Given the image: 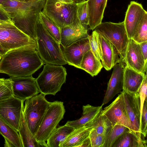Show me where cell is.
<instances>
[{"label":"cell","instance_id":"34","mask_svg":"<svg viewBox=\"0 0 147 147\" xmlns=\"http://www.w3.org/2000/svg\"><path fill=\"white\" fill-rule=\"evenodd\" d=\"M13 96L12 81L10 78H4L0 83V102Z\"/></svg>","mask_w":147,"mask_h":147},{"label":"cell","instance_id":"37","mask_svg":"<svg viewBox=\"0 0 147 147\" xmlns=\"http://www.w3.org/2000/svg\"><path fill=\"white\" fill-rule=\"evenodd\" d=\"M140 97L141 103V115L144 103L147 100V74L146 72L144 78L138 91Z\"/></svg>","mask_w":147,"mask_h":147},{"label":"cell","instance_id":"24","mask_svg":"<svg viewBox=\"0 0 147 147\" xmlns=\"http://www.w3.org/2000/svg\"><path fill=\"white\" fill-rule=\"evenodd\" d=\"M102 67L100 61L96 57L90 49L84 55L79 69L84 70L93 77L97 75Z\"/></svg>","mask_w":147,"mask_h":147},{"label":"cell","instance_id":"17","mask_svg":"<svg viewBox=\"0 0 147 147\" xmlns=\"http://www.w3.org/2000/svg\"><path fill=\"white\" fill-rule=\"evenodd\" d=\"M102 105L94 106L87 104L82 106V115L76 120L68 121L65 124L73 127L74 129L85 127L92 128L97 121L102 110Z\"/></svg>","mask_w":147,"mask_h":147},{"label":"cell","instance_id":"48","mask_svg":"<svg viewBox=\"0 0 147 147\" xmlns=\"http://www.w3.org/2000/svg\"><path fill=\"white\" fill-rule=\"evenodd\" d=\"M1 57H2V56L1 55V54L0 53V60L1 59Z\"/></svg>","mask_w":147,"mask_h":147},{"label":"cell","instance_id":"15","mask_svg":"<svg viewBox=\"0 0 147 147\" xmlns=\"http://www.w3.org/2000/svg\"><path fill=\"white\" fill-rule=\"evenodd\" d=\"M146 14L141 4L134 1L130 2L123 21L129 39L132 38L136 29Z\"/></svg>","mask_w":147,"mask_h":147},{"label":"cell","instance_id":"28","mask_svg":"<svg viewBox=\"0 0 147 147\" xmlns=\"http://www.w3.org/2000/svg\"><path fill=\"white\" fill-rule=\"evenodd\" d=\"M39 20L49 34L60 44L61 30L58 26L42 11L39 14Z\"/></svg>","mask_w":147,"mask_h":147},{"label":"cell","instance_id":"45","mask_svg":"<svg viewBox=\"0 0 147 147\" xmlns=\"http://www.w3.org/2000/svg\"><path fill=\"white\" fill-rule=\"evenodd\" d=\"M22 2H28L36 0H13Z\"/></svg>","mask_w":147,"mask_h":147},{"label":"cell","instance_id":"29","mask_svg":"<svg viewBox=\"0 0 147 147\" xmlns=\"http://www.w3.org/2000/svg\"><path fill=\"white\" fill-rule=\"evenodd\" d=\"M128 128L121 125H116L113 126L105 137L102 147H112L116 140Z\"/></svg>","mask_w":147,"mask_h":147},{"label":"cell","instance_id":"43","mask_svg":"<svg viewBox=\"0 0 147 147\" xmlns=\"http://www.w3.org/2000/svg\"><path fill=\"white\" fill-rule=\"evenodd\" d=\"M6 53L0 44V53L2 56Z\"/></svg>","mask_w":147,"mask_h":147},{"label":"cell","instance_id":"9","mask_svg":"<svg viewBox=\"0 0 147 147\" xmlns=\"http://www.w3.org/2000/svg\"><path fill=\"white\" fill-rule=\"evenodd\" d=\"M24 101L13 96L0 102V117L18 132Z\"/></svg>","mask_w":147,"mask_h":147},{"label":"cell","instance_id":"16","mask_svg":"<svg viewBox=\"0 0 147 147\" xmlns=\"http://www.w3.org/2000/svg\"><path fill=\"white\" fill-rule=\"evenodd\" d=\"M124 61H121L114 66L108 83L107 88L102 103L103 105L109 102L117 94L121 92L123 87Z\"/></svg>","mask_w":147,"mask_h":147},{"label":"cell","instance_id":"32","mask_svg":"<svg viewBox=\"0 0 147 147\" xmlns=\"http://www.w3.org/2000/svg\"><path fill=\"white\" fill-rule=\"evenodd\" d=\"M90 50L96 57L100 60L102 59V52L98 33L93 31L88 36Z\"/></svg>","mask_w":147,"mask_h":147},{"label":"cell","instance_id":"30","mask_svg":"<svg viewBox=\"0 0 147 147\" xmlns=\"http://www.w3.org/2000/svg\"><path fill=\"white\" fill-rule=\"evenodd\" d=\"M113 126L107 117L101 114L92 128L94 129L98 133L103 135L106 137Z\"/></svg>","mask_w":147,"mask_h":147},{"label":"cell","instance_id":"4","mask_svg":"<svg viewBox=\"0 0 147 147\" xmlns=\"http://www.w3.org/2000/svg\"><path fill=\"white\" fill-rule=\"evenodd\" d=\"M42 13L53 22L60 30L78 19L77 4L66 3L59 0H46Z\"/></svg>","mask_w":147,"mask_h":147},{"label":"cell","instance_id":"1","mask_svg":"<svg viewBox=\"0 0 147 147\" xmlns=\"http://www.w3.org/2000/svg\"><path fill=\"white\" fill-rule=\"evenodd\" d=\"M37 49V45H31L7 51L0 60V73L10 77L32 75L44 64Z\"/></svg>","mask_w":147,"mask_h":147},{"label":"cell","instance_id":"22","mask_svg":"<svg viewBox=\"0 0 147 147\" xmlns=\"http://www.w3.org/2000/svg\"><path fill=\"white\" fill-rule=\"evenodd\" d=\"M141 133L129 128L115 142L112 147H147L146 141Z\"/></svg>","mask_w":147,"mask_h":147},{"label":"cell","instance_id":"41","mask_svg":"<svg viewBox=\"0 0 147 147\" xmlns=\"http://www.w3.org/2000/svg\"><path fill=\"white\" fill-rule=\"evenodd\" d=\"M6 1V0H0V11L4 13L5 14H6L8 16H9L6 13V12L2 8V5Z\"/></svg>","mask_w":147,"mask_h":147},{"label":"cell","instance_id":"2","mask_svg":"<svg viewBox=\"0 0 147 147\" xmlns=\"http://www.w3.org/2000/svg\"><path fill=\"white\" fill-rule=\"evenodd\" d=\"M36 32L37 51L44 64L62 65L67 64L60 44L49 34L39 19Z\"/></svg>","mask_w":147,"mask_h":147},{"label":"cell","instance_id":"11","mask_svg":"<svg viewBox=\"0 0 147 147\" xmlns=\"http://www.w3.org/2000/svg\"><path fill=\"white\" fill-rule=\"evenodd\" d=\"M12 81V88L14 96L25 100L40 93L36 79L32 76L10 77Z\"/></svg>","mask_w":147,"mask_h":147},{"label":"cell","instance_id":"8","mask_svg":"<svg viewBox=\"0 0 147 147\" xmlns=\"http://www.w3.org/2000/svg\"><path fill=\"white\" fill-rule=\"evenodd\" d=\"M0 44L6 53L19 47L37 45L36 40L22 32L12 22L0 24Z\"/></svg>","mask_w":147,"mask_h":147},{"label":"cell","instance_id":"10","mask_svg":"<svg viewBox=\"0 0 147 147\" xmlns=\"http://www.w3.org/2000/svg\"><path fill=\"white\" fill-rule=\"evenodd\" d=\"M101 114L107 117L113 126L122 125L132 130L122 92L110 105L102 110Z\"/></svg>","mask_w":147,"mask_h":147},{"label":"cell","instance_id":"40","mask_svg":"<svg viewBox=\"0 0 147 147\" xmlns=\"http://www.w3.org/2000/svg\"><path fill=\"white\" fill-rule=\"evenodd\" d=\"M0 20L9 22H12L9 16L1 11H0Z\"/></svg>","mask_w":147,"mask_h":147},{"label":"cell","instance_id":"13","mask_svg":"<svg viewBox=\"0 0 147 147\" xmlns=\"http://www.w3.org/2000/svg\"><path fill=\"white\" fill-rule=\"evenodd\" d=\"M126 111L132 130L140 133L141 103L138 92L130 93L122 91Z\"/></svg>","mask_w":147,"mask_h":147},{"label":"cell","instance_id":"36","mask_svg":"<svg viewBox=\"0 0 147 147\" xmlns=\"http://www.w3.org/2000/svg\"><path fill=\"white\" fill-rule=\"evenodd\" d=\"M147 100H145L143 105L140 119V132L144 137L147 132Z\"/></svg>","mask_w":147,"mask_h":147},{"label":"cell","instance_id":"18","mask_svg":"<svg viewBox=\"0 0 147 147\" xmlns=\"http://www.w3.org/2000/svg\"><path fill=\"white\" fill-rule=\"evenodd\" d=\"M88 29L84 27L78 19L61 30L60 44L67 46L81 39L87 38Z\"/></svg>","mask_w":147,"mask_h":147},{"label":"cell","instance_id":"27","mask_svg":"<svg viewBox=\"0 0 147 147\" xmlns=\"http://www.w3.org/2000/svg\"><path fill=\"white\" fill-rule=\"evenodd\" d=\"M74 129L73 127L65 124L56 128L46 141L47 147H59L60 144Z\"/></svg>","mask_w":147,"mask_h":147},{"label":"cell","instance_id":"47","mask_svg":"<svg viewBox=\"0 0 147 147\" xmlns=\"http://www.w3.org/2000/svg\"><path fill=\"white\" fill-rule=\"evenodd\" d=\"M4 79V78H0V83L3 81Z\"/></svg>","mask_w":147,"mask_h":147},{"label":"cell","instance_id":"25","mask_svg":"<svg viewBox=\"0 0 147 147\" xmlns=\"http://www.w3.org/2000/svg\"><path fill=\"white\" fill-rule=\"evenodd\" d=\"M92 128L83 127L75 129L60 144L59 147H77L89 137Z\"/></svg>","mask_w":147,"mask_h":147},{"label":"cell","instance_id":"5","mask_svg":"<svg viewBox=\"0 0 147 147\" xmlns=\"http://www.w3.org/2000/svg\"><path fill=\"white\" fill-rule=\"evenodd\" d=\"M63 103L61 101L50 102L35 137L42 147H47L49 137L63 118L65 113Z\"/></svg>","mask_w":147,"mask_h":147},{"label":"cell","instance_id":"23","mask_svg":"<svg viewBox=\"0 0 147 147\" xmlns=\"http://www.w3.org/2000/svg\"><path fill=\"white\" fill-rule=\"evenodd\" d=\"M0 134L5 139L4 146L23 147L18 132L0 117Z\"/></svg>","mask_w":147,"mask_h":147},{"label":"cell","instance_id":"31","mask_svg":"<svg viewBox=\"0 0 147 147\" xmlns=\"http://www.w3.org/2000/svg\"><path fill=\"white\" fill-rule=\"evenodd\" d=\"M131 39L139 44L147 41V14L136 29Z\"/></svg>","mask_w":147,"mask_h":147},{"label":"cell","instance_id":"33","mask_svg":"<svg viewBox=\"0 0 147 147\" xmlns=\"http://www.w3.org/2000/svg\"><path fill=\"white\" fill-rule=\"evenodd\" d=\"M77 16L81 24L87 28L89 18L86 1L77 4Z\"/></svg>","mask_w":147,"mask_h":147},{"label":"cell","instance_id":"42","mask_svg":"<svg viewBox=\"0 0 147 147\" xmlns=\"http://www.w3.org/2000/svg\"><path fill=\"white\" fill-rule=\"evenodd\" d=\"M60 1L66 3H71L74 2L73 0H59Z\"/></svg>","mask_w":147,"mask_h":147},{"label":"cell","instance_id":"19","mask_svg":"<svg viewBox=\"0 0 147 147\" xmlns=\"http://www.w3.org/2000/svg\"><path fill=\"white\" fill-rule=\"evenodd\" d=\"M98 33L101 50V63L103 67L109 71L116 64L123 61L113 44L106 38Z\"/></svg>","mask_w":147,"mask_h":147},{"label":"cell","instance_id":"21","mask_svg":"<svg viewBox=\"0 0 147 147\" xmlns=\"http://www.w3.org/2000/svg\"><path fill=\"white\" fill-rule=\"evenodd\" d=\"M145 74L138 72L124 66L123 91L130 93L138 92L145 77Z\"/></svg>","mask_w":147,"mask_h":147},{"label":"cell","instance_id":"26","mask_svg":"<svg viewBox=\"0 0 147 147\" xmlns=\"http://www.w3.org/2000/svg\"><path fill=\"white\" fill-rule=\"evenodd\" d=\"M23 147H42L30 131L22 111L18 131Z\"/></svg>","mask_w":147,"mask_h":147},{"label":"cell","instance_id":"39","mask_svg":"<svg viewBox=\"0 0 147 147\" xmlns=\"http://www.w3.org/2000/svg\"><path fill=\"white\" fill-rule=\"evenodd\" d=\"M91 147V142L88 137L82 142L77 147Z\"/></svg>","mask_w":147,"mask_h":147},{"label":"cell","instance_id":"20","mask_svg":"<svg viewBox=\"0 0 147 147\" xmlns=\"http://www.w3.org/2000/svg\"><path fill=\"white\" fill-rule=\"evenodd\" d=\"M108 0H88L89 29L94 30L101 22Z\"/></svg>","mask_w":147,"mask_h":147},{"label":"cell","instance_id":"6","mask_svg":"<svg viewBox=\"0 0 147 147\" xmlns=\"http://www.w3.org/2000/svg\"><path fill=\"white\" fill-rule=\"evenodd\" d=\"M94 30L113 44L121 59L124 61L129 41L124 21L118 23L101 22Z\"/></svg>","mask_w":147,"mask_h":147},{"label":"cell","instance_id":"3","mask_svg":"<svg viewBox=\"0 0 147 147\" xmlns=\"http://www.w3.org/2000/svg\"><path fill=\"white\" fill-rule=\"evenodd\" d=\"M67 75L66 69L62 65L45 64L36 79L40 92L45 96L55 95L65 83Z\"/></svg>","mask_w":147,"mask_h":147},{"label":"cell","instance_id":"46","mask_svg":"<svg viewBox=\"0 0 147 147\" xmlns=\"http://www.w3.org/2000/svg\"><path fill=\"white\" fill-rule=\"evenodd\" d=\"M6 22V21L0 20V24L3 23H5V22Z\"/></svg>","mask_w":147,"mask_h":147},{"label":"cell","instance_id":"14","mask_svg":"<svg viewBox=\"0 0 147 147\" xmlns=\"http://www.w3.org/2000/svg\"><path fill=\"white\" fill-rule=\"evenodd\" d=\"M124 62L126 65L138 72L145 74L147 64L142 53L139 43L129 39Z\"/></svg>","mask_w":147,"mask_h":147},{"label":"cell","instance_id":"35","mask_svg":"<svg viewBox=\"0 0 147 147\" xmlns=\"http://www.w3.org/2000/svg\"><path fill=\"white\" fill-rule=\"evenodd\" d=\"M105 137V136L98 133L92 128L89 136L91 147H102Z\"/></svg>","mask_w":147,"mask_h":147},{"label":"cell","instance_id":"44","mask_svg":"<svg viewBox=\"0 0 147 147\" xmlns=\"http://www.w3.org/2000/svg\"><path fill=\"white\" fill-rule=\"evenodd\" d=\"M73 1L76 4H78L84 2L85 0H73Z\"/></svg>","mask_w":147,"mask_h":147},{"label":"cell","instance_id":"38","mask_svg":"<svg viewBox=\"0 0 147 147\" xmlns=\"http://www.w3.org/2000/svg\"><path fill=\"white\" fill-rule=\"evenodd\" d=\"M139 45L144 60L147 62V41L140 43Z\"/></svg>","mask_w":147,"mask_h":147},{"label":"cell","instance_id":"7","mask_svg":"<svg viewBox=\"0 0 147 147\" xmlns=\"http://www.w3.org/2000/svg\"><path fill=\"white\" fill-rule=\"evenodd\" d=\"M42 93L25 100L23 112L30 131L35 136L50 102Z\"/></svg>","mask_w":147,"mask_h":147},{"label":"cell","instance_id":"12","mask_svg":"<svg viewBox=\"0 0 147 147\" xmlns=\"http://www.w3.org/2000/svg\"><path fill=\"white\" fill-rule=\"evenodd\" d=\"M90 49L88 37L76 41L67 46L63 47L62 50L67 63L79 68L84 55Z\"/></svg>","mask_w":147,"mask_h":147}]
</instances>
